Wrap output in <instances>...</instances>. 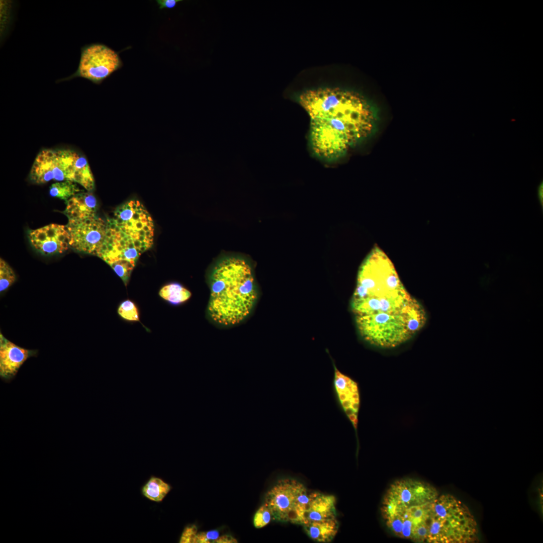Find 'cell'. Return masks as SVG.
<instances>
[{"mask_svg": "<svg viewBox=\"0 0 543 543\" xmlns=\"http://www.w3.org/2000/svg\"><path fill=\"white\" fill-rule=\"evenodd\" d=\"M351 307L360 336L382 348L407 341L427 320L422 305L407 292L393 264L378 248L359 268Z\"/></svg>", "mask_w": 543, "mask_h": 543, "instance_id": "6da1fadb", "label": "cell"}, {"mask_svg": "<svg viewBox=\"0 0 543 543\" xmlns=\"http://www.w3.org/2000/svg\"><path fill=\"white\" fill-rule=\"evenodd\" d=\"M299 102L310 117V141L314 153L324 159L343 155L370 135L375 117L359 95L337 87L307 90Z\"/></svg>", "mask_w": 543, "mask_h": 543, "instance_id": "7a4b0ae2", "label": "cell"}, {"mask_svg": "<svg viewBox=\"0 0 543 543\" xmlns=\"http://www.w3.org/2000/svg\"><path fill=\"white\" fill-rule=\"evenodd\" d=\"M208 311L217 323H239L250 312L257 297L252 269L244 259L227 257L214 267L211 276Z\"/></svg>", "mask_w": 543, "mask_h": 543, "instance_id": "3957f363", "label": "cell"}, {"mask_svg": "<svg viewBox=\"0 0 543 543\" xmlns=\"http://www.w3.org/2000/svg\"><path fill=\"white\" fill-rule=\"evenodd\" d=\"M479 541L476 521L468 507L450 494L432 503L426 542L470 543Z\"/></svg>", "mask_w": 543, "mask_h": 543, "instance_id": "277c9868", "label": "cell"}, {"mask_svg": "<svg viewBox=\"0 0 543 543\" xmlns=\"http://www.w3.org/2000/svg\"><path fill=\"white\" fill-rule=\"evenodd\" d=\"M309 499L307 488L292 478L278 481L266 493L264 503L269 508L273 520L303 525Z\"/></svg>", "mask_w": 543, "mask_h": 543, "instance_id": "5b68a950", "label": "cell"}, {"mask_svg": "<svg viewBox=\"0 0 543 543\" xmlns=\"http://www.w3.org/2000/svg\"><path fill=\"white\" fill-rule=\"evenodd\" d=\"M77 69L56 83L81 77L99 84L123 66L118 53L102 43H92L81 48Z\"/></svg>", "mask_w": 543, "mask_h": 543, "instance_id": "8992f818", "label": "cell"}, {"mask_svg": "<svg viewBox=\"0 0 543 543\" xmlns=\"http://www.w3.org/2000/svg\"><path fill=\"white\" fill-rule=\"evenodd\" d=\"M76 154V152L68 149L42 150L32 166L30 179L37 184L51 180L74 182Z\"/></svg>", "mask_w": 543, "mask_h": 543, "instance_id": "52a82bcc", "label": "cell"}, {"mask_svg": "<svg viewBox=\"0 0 543 543\" xmlns=\"http://www.w3.org/2000/svg\"><path fill=\"white\" fill-rule=\"evenodd\" d=\"M432 503L381 513L387 527L396 536L415 542H426Z\"/></svg>", "mask_w": 543, "mask_h": 543, "instance_id": "ba28073f", "label": "cell"}, {"mask_svg": "<svg viewBox=\"0 0 543 543\" xmlns=\"http://www.w3.org/2000/svg\"><path fill=\"white\" fill-rule=\"evenodd\" d=\"M438 496L436 488L426 482L413 478L398 480L385 494L381 512L432 503Z\"/></svg>", "mask_w": 543, "mask_h": 543, "instance_id": "9c48e42d", "label": "cell"}, {"mask_svg": "<svg viewBox=\"0 0 543 543\" xmlns=\"http://www.w3.org/2000/svg\"><path fill=\"white\" fill-rule=\"evenodd\" d=\"M66 226L71 248L99 256L106 239L107 221L96 216L84 220H69Z\"/></svg>", "mask_w": 543, "mask_h": 543, "instance_id": "30bf717a", "label": "cell"}, {"mask_svg": "<svg viewBox=\"0 0 543 543\" xmlns=\"http://www.w3.org/2000/svg\"><path fill=\"white\" fill-rule=\"evenodd\" d=\"M28 238L32 246L45 255L62 253L69 246V234L66 226L50 224L30 230Z\"/></svg>", "mask_w": 543, "mask_h": 543, "instance_id": "8fae6325", "label": "cell"}, {"mask_svg": "<svg viewBox=\"0 0 543 543\" xmlns=\"http://www.w3.org/2000/svg\"><path fill=\"white\" fill-rule=\"evenodd\" d=\"M333 387L340 406L356 430L360 406L357 383L334 367Z\"/></svg>", "mask_w": 543, "mask_h": 543, "instance_id": "7c38bea8", "label": "cell"}, {"mask_svg": "<svg viewBox=\"0 0 543 543\" xmlns=\"http://www.w3.org/2000/svg\"><path fill=\"white\" fill-rule=\"evenodd\" d=\"M36 351L21 347L0 334V377L6 381L14 379L23 364Z\"/></svg>", "mask_w": 543, "mask_h": 543, "instance_id": "4fadbf2b", "label": "cell"}, {"mask_svg": "<svg viewBox=\"0 0 543 543\" xmlns=\"http://www.w3.org/2000/svg\"><path fill=\"white\" fill-rule=\"evenodd\" d=\"M335 503V498L333 495L319 492L309 493L304 524L312 521L336 518Z\"/></svg>", "mask_w": 543, "mask_h": 543, "instance_id": "5bb4252c", "label": "cell"}, {"mask_svg": "<svg viewBox=\"0 0 543 543\" xmlns=\"http://www.w3.org/2000/svg\"><path fill=\"white\" fill-rule=\"evenodd\" d=\"M97 201L89 192L78 193L66 202L65 213L68 220H84L96 216Z\"/></svg>", "mask_w": 543, "mask_h": 543, "instance_id": "9a60e30c", "label": "cell"}, {"mask_svg": "<svg viewBox=\"0 0 543 543\" xmlns=\"http://www.w3.org/2000/svg\"><path fill=\"white\" fill-rule=\"evenodd\" d=\"M307 534L312 540L318 542H329L337 534L339 523L336 518L315 521L303 525Z\"/></svg>", "mask_w": 543, "mask_h": 543, "instance_id": "2e32d148", "label": "cell"}, {"mask_svg": "<svg viewBox=\"0 0 543 543\" xmlns=\"http://www.w3.org/2000/svg\"><path fill=\"white\" fill-rule=\"evenodd\" d=\"M171 490L170 486L159 478L151 477L142 489V494L157 502L163 500Z\"/></svg>", "mask_w": 543, "mask_h": 543, "instance_id": "e0dca14e", "label": "cell"}, {"mask_svg": "<svg viewBox=\"0 0 543 543\" xmlns=\"http://www.w3.org/2000/svg\"><path fill=\"white\" fill-rule=\"evenodd\" d=\"M74 182L80 185L88 192L92 191L95 188V179L88 163L85 157L77 153Z\"/></svg>", "mask_w": 543, "mask_h": 543, "instance_id": "ac0fdd59", "label": "cell"}, {"mask_svg": "<svg viewBox=\"0 0 543 543\" xmlns=\"http://www.w3.org/2000/svg\"><path fill=\"white\" fill-rule=\"evenodd\" d=\"M159 295L170 304L178 305L189 300L192 294L181 285L172 283L162 287L159 292Z\"/></svg>", "mask_w": 543, "mask_h": 543, "instance_id": "d6986e66", "label": "cell"}, {"mask_svg": "<svg viewBox=\"0 0 543 543\" xmlns=\"http://www.w3.org/2000/svg\"><path fill=\"white\" fill-rule=\"evenodd\" d=\"M76 183L70 180L58 182L51 185L49 194L53 197L67 201L72 197L79 193Z\"/></svg>", "mask_w": 543, "mask_h": 543, "instance_id": "ffe728a7", "label": "cell"}, {"mask_svg": "<svg viewBox=\"0 0 543 543\" xmlns=\"http://www.w3.org/2000/svg\"><path fill=\"white\" fill-rule=\"evenodd\" d=\"M15 274L10 265L3 259H0V292L7 290L16 281Z\"/></svg>", "mask_w": 543, "mask_h": 543, "instance_id": "44dd1931", "label": "cell"}, {"mask_svg": "<svg viewBox=\"0 0 543 543\" xmlns=\"http://www.w3.org/2000/svg\"><path fill=\"white\" fill-rule=\"evenodd\" d=\"M119 316L129 321H139V314L136 304L130 300L123 301L118 308Z\"/></svg>", "mask_w": 543, "mask_h": 543, "instance_id": "7402d4cb", "label": "cell"}, {"mask_svg": "<svg viewBox=\"0 0 543 543\" xmlns=\"http://www.w3.org/2000/svg\"><path fill=\"white\" fill-rule=\"evenodd\" d=\"M273 520V515L270 510L264 503L257 510L253 517V525L256 528H262L268 524Z\"/></svg>", "mask_w": 543, "mask_h": 543, "instance_id": "603a6c76", "label": "cell"}, {"mask_svg": "<svg viewBox=\"0 0 543 543\" xmlns=\"http://www.w3.org/2000/svg\"><path fill=\"white\" fill-rule=\"evenodd\" d=\"M198 529L194 524L187 526L180 536V543H196Z\"/></svg>", "mask_w": 543, "mask_h": 543, "instance_id": "cb8c5ba5", "label": "cell"}, {"mask_svg": "<svg viewBox=\"0 0 543 543\" xmlns=\"http://www.w3.org/2000/svg\"><path fill=\"white\" fill-rule=\"evenodd\" d=\"M219 537V532L217 530L203 531L197 533L196 543L216 542Z\"/></svg>", "mask_w": 543, "mask_h": 543, "instance_id": "d4e9b609", "label": "cell"}, {"mask_svg": "<svg viewBox=\"0 0 543 543\" xmlns=\"http://www.w3.org/2000/svg\"><path fill=\"white\" fill-rule=\"evenodd\" d=\"M182 1V0H157L156 2L159 9L164 8L172 9L174 8L177 4Z\"/></svg>", "mask_w": 543, "mask_h": 543, "instance_id": "484cf974", "label": "cell"}, {"mask_svg": "<svg viewBox=\"0 0 543 543\" xmlns=\"http://www.w3.org/2000/svg\"><path fill=\"white\" fill-rule=\"evenodd\" d=\"M217 543H236L237 540L233 536L225 534L219 536L216 541Z\"/></svg>", "mask_w": 543, "mask_h": 543, "instance_id": "4316f807", "label": "cell"}, {"mask_svg": "<svg viewBox=\"0 0 543 543\" xmlns=\"http://www.w3.org/2000/svg\"><path fill=\"white\" fill-rule=\"evenodd\" d=\"M537 197L542 209L543 206V182H540L537 188Z\"/></svg>", "mask_w": 543, "mask_h": 543, "instance_id": "83f0119b", "label": "cell"}]
</instances>
